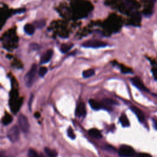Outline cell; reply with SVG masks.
<instances>
[{
    "label": "cell",
    "instance_id": "cell-1",
    "mask_svg": "<svg viewBox=\"0 0 157 157\" xmlns=\"http://www.w3.org/2000/svg\"><path fill=\"white\" fill-rule=\"evenodd\" d=\"M37 72V64H33L29 71L25 76L24 80L27 87H31L34 83Z\"/></svg>",
    "mask_w": 157,
    "mask_h": 157
},
{
    "label": "cell",
    "instance_id": "cell-2",
    "mask_svg": "<svg viewBox=\"0 0 157 157\" xmlns=\"http://www.w3.org/2000/svg\"><path fill=\"white\" fill-rule=\"evenodd\" d=\"M107 45V44L101 41L98 40H90L86 41L82 44L83 47L85 48H101V47H105Z\"/></svg>",
    "mask_w": 157,
    "mask_h": 157
},
{
    "label": "cell",
    "instance_id": "cell-3",
    "mask_svg": "<svg viewBox=\"0 0 157 157\" xmlns=\"http://www.w3.org/2000/svg\"><path fill=\"white\" fill-rule=\"evenodd\" d=\"M119 155L122 157H131L134 155V150L130 146L123 145L120 147L118 151Z\"/></svg>",
    "mask_w": 157,
    "mask_h": 157
},
{
    "label": "cell",
    "instance_id": "cell-4",
    "mask_svg": "<svg viewBox=\"0 0 157 157\" xmlns=\"http://www.w3.org/2000/svg\"><path fill=\"white\" fill-rule=\"evenodd\" d=\"M23 102V98H10L9 101V105L10 107L11 110L13 113L18 112Z\"/></svg>",
    "mask_w": 157,
    "mask_h": 157
},
{
    "label": "cell",
    "instance_id": "cell-5",
    "mask_svg": "<svg viewBox=\"0 0 157 157\" xmlns=\"http://www.w3.org/2000/svg\"><path fill=\"white\" fill-rule=\"evenodd\" d=\"M18 123L20 129L23 132H28L29 129V124L28 122V120L25 115L23 114H20L18 118Z\"/></svg>",
    "mask_w": 157,
    "mask_h": 157
},
{
    "label": "cell",
    "instance_id": "cell-6",
    "mask_svg": "<svg viewBox=\"0 0 157 157\" xmlns=\"http://www.w3.org/2000/svg\"><path fill=\"white\" fill-rule=\"evenodd\" d=\"M7 137L12 142H16L19 138V129L17 126H12L7 132Z\"/></svg>",
    "mask_w": 157,
    "mask_h": 157
},
{
    "label": "cell",
    "instance_id": "cell-7",
    "mask_svg": "<svg viewBox=\"0 0 157 157\" xmlns=\"http://www.w3.org/2000/svg\"><path fill=\"white\" fill-rule=\"evenodd\" d=\"M86 107L83 102H80L76 108L75 115L78 117H84L86 115Z\"/></svg>",
    "mask_w": 157,
    "mask_h": 157
},
{
    "label": "cell",
    "instance_id": "cell-8",
    "mask_svg": "<svg viewBox=\"0 0 157 157\" xmlns=\"http://www.w3.org/2000/svg\"><path fill=\"white\" fill-rule=\"evenodd\" d=\"M131 81L132 83L137 87L138 89L142 90V91H148L147 88L144 85L143 82L141 81V80L138 77H133L131 78Z\"/></svg>",
    "mask_w": 157,
    "mask_h": 157
},
{
    "label": "cell",
    "instance_id": "cell-9",
    "mask_svg": "<svg viewBox=\"0 0 157 157\" xmlns=\"http://www.w3.org/2000/svg\"><path fill=\"white\" fill-rule=\"evenodd\" d=\"M53 54V51L52 49L48 50L44 54L42 55V56L40 58V64H45L47 63L52 58Z\"/></svg>",
    "mask_w": 157,
    "mask_h": 157
},
{
    "label": "cell",
    "instance_id": "cell-10",
    "mask_svg": "<svg viewBox=\"0 0 157 157\" xmlns=\"http://www.w3.org/2000/svg\"><path fill=\"white\" fill-rule=\"evenodd\" d=\"M131 109L136 114V115L137 116V117L138 118V119L140 121L143 122L144 121L145 116H144L143 112L140 109H139V108H137V107H135V106L131 107Z\"/></svg>",
    "mask_w": 157,
    "mask_h": 157
},
{
    "label": "cell",
    "instance_id": "cell-11",
    "mask_svg": "<svg viewBox=\"0 0 157 157\" xmlns=\"http://www.w3.org/2000/svg\"><path fill=\"white\" fill-rule=\"evenodd\" d=\"M88 134L90 136H91L94 138H96V139H100L102 137V135H101L100 131L96 128H92V129H89Z\"/></svg>",
    "mask_w": 157,
    "mask_h": 157
},
{
    "label": "cell",
    "instance_id": "cell-12",
    "mask_svg": "<svg viewBox=\"0 0 157 157\" xmlns=\"http://www.w3.org/2000/svg\"><path fill=\"white\" fill-rule=\"evenodd\" d=\"M89 104H90L91 107L94 110H99L103 107V105L101 103L98 102V101H96L94 99H90Z\"/></svg>",
    "mask_w": 157,
    "mask_h": 157
},
{
    "label": "cell",
    "instance_id": "cell-13",
    "mask_svg": "<svg viewBox=\"0 0 157 157\" xmlns=\"http://www.w3.org/2000/svg\"><path fill=\"white\" fill-rule=\"evenodd\" d=\"M120 121L121 125L124 127H128L129 126V121L126 117V115L124 113H122L120 117Z\"/></svg>",
    "mask_w": 157,
    "mask_h": 157
},
{
    "label": "cell",
    "instance_id": "cell-14",
    "mask_svg": "<svg viewBox=\"0 0 157 157\" xmlns=\"http://www.w3.org/2000/svg\"><path fill=\"white\" fill-rule=\"evenodd\" d=\"M24 29L26 33H27L29 35L33 34L35 31L34 26L31 24H26L24 27Z\"/></svg>",
    "mask_w": 157,
    "mask_h": 157
},
{
    "label": "cell",
    "instance_id": "cell-15",
    "mask_svg": "<svg viewBox=\"0 0 157 157\" xmlns=\"http://www.w3.org/2000/svg\"><path fill=\"white\" fill-rule=\"evenodd\" d=\"M12 121V117L9 113H6L2 118V123L4 125H7L10 124Z\"/></svg>",
    "mask_w": 157,
    "mask_h": 157
},
{
    "label": "cell",
    "instance_id": "cell-16",
    "mask_svg": "<svg viewBox=\"0 0 157 157\" xmlns=\"http://www.w3.org/2000/svg\"><path fill=\"white\" fill-rule=\"evenodd\" d=\"M44 151L49 157H56V156L58 155L57 152L55 150L48 147H45L44 148Z\"/></svg>",
    "mask_w": 157,
    "mask_h": 157
},
{
    "label": "cell",
    "instance_id": "cell-17",
    "mask_svg": "<svg viewBox=\"0 0 157 157\" xmlns=\"http://www.w3.org/2000/svg\"><path fill=\"white\" fill-rule=\"evenodd\" d=\"M94 74V70L93 69H89L85 70L82 73V76L84 78H88Z\"/></svg>",
    "mask_w": 157,
    "mask_h": 157
},
{
    "label": "cell",
    "instance_id": "cell-18",
    "mask_svg": "<svg viewBox=\"0 0 157 157\" xmlns=\"http://www.w3.org/2000/svg\"><path fill=\"white\" fill-rule=\"evenodd\" d=\"M72 47V44H62L60 48V50L62 53H66L69 50H70Z\"/></svg>",
    "mask_w": 157,
    "mask_h": 157
},
{
    "label": "cell",
    "instance_id": "cell-19",
    "mask_svg": "<svg viewBox=\"0 0 157 157\" xmlns=\"http://www.w3.org/2000/svg\"><path fill=\"white\" fill-rule=\"evenodd\" d=\"M102 102L104 104V105L108 107V105H115L117 104V102L116 101H115L114 100L112 99H104L102 100Z\"/></svg>",
    "mask_w": 157,
    "mask_h": 157
},
{
    "label": "cell",
    "instance_id": "cell-20",
    "mask_svg": "<svg viewBox=\"0 0 157 157\" xmlns=\"http://www.w3.org/2000/svg\"><path fill=\"white\" fill-rule=\"evenodd\" d=\"M28 157H40L36 150L33 148H30L28 150Z\"/></svg>",
    "mask_w": 157,
    "mask_h": 157
},
{
    "label": "cell",
    "instance_id": "cell-21",
    "mask_svg": "<svg viewBox=\"0 0 157 157\" xmlns=\"http://www.w3.org/2000/svg\"><path fill=\"white\" fill-rule=\"evenodd\" d=\"M48 71V69L45 66H42L41 67H40L39 70V75L40 77H43L47 72Z\"/></svg>",
    "mask_w": 157,
    "mask_h": 157
},
{
    "label": "cell",
    "instance_id": "cell-22",
    "mask_svg": "<svg viewBox=\"0 0 157 157\" xmlns=\"http://www.w3.org/2000/svg\"><path fill=\"white\" fill-rule=\"evenodd\" d=\"M67 136L72 139H74L75 138V135L71 128H69L67 129Z\"/></svg>",
    "mask_w": 157,
    "mask_h": 157
},
{
    "label": "cell",
    "instance_id": "cell-23",
    "mask_svg": "<svg viewBox=\"0 0 157 157\" xmlns=\"http://www.w3.org/2000/svg\"><path fill=\"white\" fill-rule=\"evenodd\" d=\"M137 157H151V156L149 154L147 153H138L137 155Z\"/></svg>",
    "mask_w": 157,
    "mask_h": 157
},
{
    "label": "cell",
    "instance_id": "cell-24",
    "mask_svg": "<svg viewBox=\"0 0 157 157\" xmlns=\"http://www.w3.org/2000/svg\"><path fill=\"white\" fill-rule=\"evenodd\" d=\"M33 100V95L31 94V97H30V98H29V103H28L29 109L30 110H31V104H32Z\"/></svg>",
    "mask_w": 157,
    "mask_h": 157
},
{
    "label": "cell",
    "instance_id": "cell-25",
    "mask_svg": "<svg viewBox=\"0 0 157 157\" xmlns=\"http://www.w3.org/2000/svg\"><path fill=\"white\" fill-rule=\"evenodd\" d=\"M40 113H39V112H36V113H34V117H36V118H39V117H40Z\"/></svg>",
    "mask_w": 157,
    "mask_h": 157
},
{
    "label": "cell",
    "instance_id": "cell-26",
    "mask_svg": "<svg viewBox=\"0 0 157 157\" xmlns=\"http://www.w3.org/2000/svg\"><path fill=\"white\" fill-rule=\"evenodd\" d=\"M40 157H49V156H46L45 155H44L43 154H40Z\"/></svg>",
    "mask_w": 157,
    "mask_h": 157
},
{
    "label": "cell",
    "instance_id": "cell-27",
    "mask_svg": "<svg viewBox=\"0 0 157 157\" xmlns=\"http://www.w3.org/2000/svg\"><path fill=\"white\" fill-rule=\"evenodd\" d=\"M156 128L157 129V124H156Z\"/></svg>",
    "mask_w": 157,
    "mask_h": 157
},
{
    "label": "cell",
    "instance_id": "cell-28",
    "mask_svg": "<svg viewBox=\"0 0 157 157\" xmlns=\"http://www.w3.org/2000/svg\"><path fill=\"white\" fill-rule=\"evenodd\" d=\"M1 157H6V156H1Z\"/></svg>",
    "mask_w": 157,
    "mask_h": 157
}]
</instances>
